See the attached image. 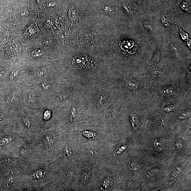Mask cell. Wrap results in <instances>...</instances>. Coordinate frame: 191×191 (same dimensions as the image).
Wrapping results in <instances>:
<instances>
[{
  "mask_svg": "<svg viewBox=\"0 0 191 191\" xmlns=\"http://www.w3.org/2000/svg\"><path fill=\"white\" fill-rule=\"evenodd\" d=\"M73 55L69 56L58 72L63 79L89 85L109 77L110 69L97 57L86 54Z\"/></svg>",
  "mask_w": 191,
  "mask_h": 191,
  "instance_id": "cell-1",
  "label": "cell"
},
{
  "mask_svg": "<svg viewBox=\"0 0 191 191\" xmlns=\"http://www.w3.org/2000/svg\"><path fill=\"white\" fill-rule=\"evenodd\" d=\"M153 102L157 107L177 105L183 107H191V88L182 83L178 73L173 71L152 90Z\"/></svg>",
  "mask_w": 191,
  "mask_h": 191,
  "instance_id": "cell-2",
  "label": "cell"
},
{
  "mask_svg": "<svg viewBox=\"0 0 191 191\" xmlns=\"http://www.w3.org/2000/svg\"><path fill=\"white\" fill-rule=\"evenodd\" d=\"M67 132L57 124L49 129L34 131L28 140L33 151L35 162L51 163L57 155Z\"/></svg>",
  "mask_w": 191,
  "mask_h": 191,
  "instance_id": "cell-3",
  "label": "cell"
},
{
  "mask_svg": "<svg viewBox=\"0 0 191 191\" xmlns=\"http://www.w3.org/2000/svg\"><path fill=\"white\" fill-rule=\"evenodd\" d=\"M57 173V168L50 162L32 163L22 167L13 191H42L47 185L55 181Z\"/></svg>",
  "mask_w": 191,
  "mask_h": 191,
  "instance_id": "cell-4",
  "label": "cell"
},
{
  "mask_svg": "<svg viewBox=\"0 0 191 191\" xmlns=\"http://www.w3.org/2000/svg\"><path fill=\"white\" fill-rule=\"evenodd\" d=\"M116 95L107 79L87 85L80 98L86 120L97 119Z\"/></svg>",
  "mask_w": 191,
  "mask_h": 191,
  "instance_id": "cell-5",
  "label": "cell"
},
{
  "mask_svg": "<svg viewBox=\"0 0 191 191\" xmlns=\"http://www.w3.org/2000/svg\"><path fill=\"white\" fill-rule=\"evenodd\" d=\"M111 87L117 94L128 98L152 96L151 86L145 74L136 75L125 73L112 74L107 79Z\"/></svg>",
  "mask_w": 191,
  "mask_h": 191,
  "instance_id": "cell-6",
  "label": "cell"
},
{
  "mask_svg": "<svg viewBox=\"0 0 191 191\" xmlns=\"http://www.w3.org/2000/svg\"><path fill=\"white\" fill-rule=\"evenodd\" d=\"M117 94L113 100L104 109L96 120L109 134L114 129L125 125L129 103L131 99Z\"/></svg>",
  "mask_w": 191,
  "mask_h": 191,
  "instance_id": "cell-7",
  "label": "cell"
},
{
  "mask_svg": "<svg viewBox=\"0 0 191 191\" xmlns=\"http://www.w3.org/2000/svg\"><path fill=\"white\" fill-rule=\"evenodd\" d=\"M68 132L83 147L103 145L109 134L97 121L88 119L78 124Z\"/></svg>",
  "mask_w": 191,
  "mask_h": 191,
  "instance_id": "cell-8",
  "label": "cell"
},
{
  "mask_svg": "<svg viewBox=\"0 0 191 191\" xmlns=\"http://www.w3.org/2000/svg\"><path fill=\"white\" fill-rule=\"evenodd\" d=\"M83 165V162L78 161L56 167V180L47 185L42 191H78L79 176Z\"/></svg>",
  "mask_w": 191,
  "mask_h": 191,
  "instance_id": "cell-9",
  "label": "cell"
},
{
  "mask_svg": "<svg viewBox=\"0 0 191 191\" xmlns=\"http://www.w3.org/2000/svg\"><path fill=\"white\" fill-rule=\"evenodd\" d=\"M57 107V124L67 132L86 120L80 98L73 99Z\"/></svg>",
  "mask_w": 191,
  "mask_h": 191,
  "instance_id": "cell-10",
  "label": "cell"
},
{
  "mask_svg": "<svg viewBox=\"0 0 191 191\" xmlns=\"http://www.w3.org/2000/svg\"><path fill=\"white\" fill-rule=\"evenodd\" d=\"M83 147L67 132L57 155L51 163L56 167L81 161Z\"/></svg>",
  "mask_w": 191,
  "mask_h": 191,
  "instance_id": "cell-11",
  "label": "cell"
},
{
  "mask_svg": "<svg viewBox=\"0 0 191 191\" xmlns=\"http://www.w3.org/2000/svg\"><path fill=\"white\" fill-rule=\"evenodd\" d=\"M87 85L63 80L51 94V105L58 107L73 99L80 98Z\"/></svg>",
  "mask_w": 191,
  "mask_h": 191,
  "instance_id": "cell-12",
  "label": "cell"
},
{
  "mask_svg": "<svg viewBox=\"0 0 191 191\" xmlns=\"http://www.w3.org/2000/svg\"><path fill=\"white\" fill-rule=\"evenodd\" d=\"M38 111L24 109L15 110L13 115L12 130L29 139L36 129V120Z\"/></svg>",
  "mask_w": 191,
  "mask_h": 191,
  "instance_id": "cell-13",
  "label": "cell"
},
{
  "mask_svg": "<svg viewBox=\"0 0 191 191\" xmlns=\"http://www.w3.org/2000/svg\"><path fill=\"white\" fill-rule=\"evenodd\" d=\"M110 165L105 163L94 170L93 180L88 191L113 190L117 179Z\"/></svg>",
  "mask_w": 191,
  "mask_h": 191,
  "instance_id": "cell-14",
  "label": "cell"
},
{
  "mask_svg": "<svg viewBox=\"0 0 191 191\" xmlns=\"http://www.w3.org/2000/svg\"><path fill=\"white\" fill-rule=\"evenodd\" d=\"M103 147V145L82 146L83 157L81 162L94 170L99 168L105 163Z\"/></svg>",
  "mask_w": 191,
  "mask_h": 191,
  "instance_id": "cell-15",
  "label": "cell"
},
{
  "mask_svg": "<svg viewBox=\"0 0 191 191\" xmlns=\"http://www.w3.org/2000/svg\"><path fill=\"white\" fill-rule=\"evenodd\" d=\"M27 139L12 129L0 135V149H5L9 153L16 154L18 148Z\"/></svg>",
  "mask_w": 191,
  "mask_h": 191,
  "instance_id": "cell-16",
  "label": "cell"
},
{
  "mask_svg": "<svg viewBox=\"0 0 191 191\" xmlns=\"http://www.w3.org/2000/svg\"><path fill=\"white\" fill-rule=\"evenodd\" d=\"M20 166L24 167L35 163L34 155L28 139H27L18 148L16 153Z\"/></svg>",
  "mask_w": 191,
  "mask_h": 191,
  "instance_id": "cell-17",
  "label": "cell"
},
{
  "mask_svg": "<svg viewBox=\"0 0 191 191\" xmlns=\"http://www.w3.org/2000/svg\"><path fill=\"white\" fill-rule=\"evenodd\" d=\"M94 169L83 164L79 176L78 191H88L92 183Z\"/></svg>",
  "mask_w": 191,
  "mask_h": 191,
  "instance_id": "cell-18",
  "label": "cell"
},
{
  "mask_svg": "<svg viewBox=\"0 0 191 191\" xmlns=\"http://www.w3.org/2000/svg\"><path fill=\"white\" fill-rule=\"evenodd\" d=\"M169 75L158 66H152L147 70L145 78L148 83L154 87L161 83Z\"/></svg>",
  "mask_w": 191,
  "mask_h": 191,
  "instance_id": "cell-19",
  "label": "cell"
},
{
  "mask_svg": "<svg viewBox=\"0 0 191 191\" xmlns=\"http://www.w3.org/2000/svg\"><path fill=\"white\" fill-rule=\"evenodd\" d=\"M3 164L6 166L7 170H10L20 168L17 155L9 153L3 158Z\"/></svg>",
  "mask_w": 191,
  "mask_h": 191,
  "instance_id": "cell-20",
  "label": "cell"
},
{
  "mask_svg": "<svg viewBox=\"0 0 191 191\" xmlns=\"http://www.w3.org/2000/svg\"><path fill=\"white\" fill-rule=\"evenodd\" d=\"M162 57V53L160 50L159 49H156L154 52L153 57L150 60V64L149 66H158L160 61Z\"/></svg>",
  "mask_w": 191,
  "mask_h": 191,
  "instance_id": "cell-21",
  "label": "cell"
},
{
  "mask_svg": "<svg viewBox=\"0 0 191 191\" xmlns=\"http://www.w3.org/2000/svg\"><path fill=\"white\" fill-rule=\"evenodd\" d=\"M170 50L171 54L174 58L179 59L180 57V51L177 46L173 44L170 45Z\"/></svg>",
  "mask_w": 191,
  "mask_h": 191,
  "instance_id": "cell-22",
  "label": "cell"
},
{
  "mask_svg": "<svg viewBox=\"0 0 191 191\" xmlns=\"http://www.w3.org/2000/svg\"><path fill=\"white\" fill-rule=\"evenodd\" d=\"M154 120L155 124L160 126H164L167 123V121L165 118L161 116L155 117Z\"/></svg>",
  "mask_w": 191,
  "mask_h": 191,
  "instance_id": "cell-23",
  "label": "cell"
},
{
  "mask_svg": "<svg viewBox=\"0 0 191 191\" xmlns=\"http://www.w3.org/2000/svg\"><path fill=\"white\" fill-rule=\"evenodd\" d=\"M183 171L182 167L180 166H178L175 168L171 174V178H176L181 174Z\"/></svg>",
  "mask_w": 191,
  "mask_h": 191,
  "instance_id": "cell-24",
  "label": "cell"
},
{
  "mask_svg": "<svg viewBox=\"0 0 191 191\" xmlns=\"http://www.w3.org/2000/svg\"><path fill=\"white\" fill-rule=\"evenodd\" d=\"M178 26L179 29V34L181 36L182 38L184 41H187L189 39L188 35L182 30V29L180 28L179 26L178 25Z\"/></svg>",
  "mask_w": 191,
  "mask_h": 191,
  "instance_id": "cell-25",
  "label": "cell"
},
{
  "mask_svg": "<svg viewBox=\"0 0 191 191\" xmlns=\"http://www.w3.org/2000/svg\"><path fill=\"white\" fill-rule=\"evenodd\" d=\"M47 72V69L44 68H41L37 71L36 76L38 77H40L44 75Z\"/></svg>",
  "mask_w": 191,
  "mask_h": 191,
  "instance_id": "cell-26",
  "label": "cell"
},
{
  "mask_svg": "<svg viewBox=\"0 0 191 191\" xmlns=\"http://www.w3.org/2000/svg\"><path fill=\"white\" fill-rule=\"evenodd\" d=\"M163 144V143L162 139H158L154 141L153 147L155 148L159 149L161 148V147H162Z\"/></svg>",
  "mask_w": 191,
  "mask_h": 191,
  "instance_id": "cell-27",
  "label": "cell"
},
{
  "mask_svg": "<svg viewBox=\"0 0 191 191\" xmlns=\"http://www.w3.org/2000/svg\"><path fill=\"white\" fill-rule=\"evenodd\" d=\"M127 168L131 171H135L137 169L136 163L133 162H130L127 163Z\"/></svg>",
  "mask_w": 191,
  "mask_h": 191,
  "instance_id": "cell-28",
  "label": "cell"
},
{
  "mask_svg": "<svg viewBox=\"0 0 191 191\" xmlns=\"http://www.w3.org/2000/svg\"><path fill=\"white\" fill-rule=\"evenodd\" d=\"M36 96L33 93H31L27 96V101L29 102L33 103L35 102L36 100Z\"/></svg>",
  "mask_w": 191,
  "mask_h": 191,
  "instance_id": "cell-29",
  "label": "cell"
},
{
  "mask_svg": "<svg viewBox=\"0 0 191 191\" xmlns=\"http://www.w3.org/2000/svg\"><path fill=\"white\" fill-rule=\"evenodd\" d=\"M162 23H163V25L164 26L166 27H168L169 26V20L167 18V16H163L162 17L161 19Z\"/></svg>",
  "mask_w": 191,
  "mask_h": 191,
  "instance_id": "cell-30",
  "label": "cell"
},
{
  "mask_svg": "<svg viewBox=\"0 0 191 191\" xmlns=\"http://www.w3.org/2000/svg\"><path fill=\"white\" fill-rule=\"evenodd\" d=\"M143 25L144 27V28L150 32L152 31V27L150 24V23L147 22V21H144L143 23Z\"/></svg>",
  "mask_w": 191,
  "mask_h": 191,
  "instance_id": "cell-31",
  "label": "cell"
},
{
  "mask_svg": "<svg viewBox=\"0 0 191 191\" xmlns=\"http://www.w3.org/2000/svg\"><path fill=\"white\" fill-rule=\"evenodd\" d=\"M18 73V71H14L10 73V75H9V78L10 80H13L15 78V77L17 76V74Z\"/></svg>",
  "mask_w": 191,
  "mask_h": 191,
  "instance_id": "cell-32",
  "label": "cell"
},
{
  "mask_svg": "<svg viewBox=\"0 0 191 191\" xmlns=\"http://www.w3.org/2000/svg\"><path fill=\"white\" fill-rule=\"evenodd\" d=\"M175 145L178 149H181L183 146L182 141L180 140H177L175 143Z\"/></svg>",
  "mask_w": 191,
  "mask_h": 191,
  "instance_id": "cell-33",
  "label": "cell"
},
{
  "mask_svg": "<svg viewBox=\"0 0 191 191\" xmlns=\"http://www.w3.org/2000/svg\"><path fill=\"white\" fill-rule=\"evenodd\" d=\"M188 7V4L186 2H183L181 3V8L183 10H187Z\"/></svg>",
  "mask_w": 191,
  "mask_h": 191,
  "instance_id": "cell-34",
  "label": "cell"
},
{
  "mask_svg": "<svg viewBox=\"0 0 191 191\" xmlns=\"http://www.w3.org/2000/svg\"><path fill=\"white\" fill-rule=\"evenodd\" d=\"M42 54H43V52L42 50H38L34 51L33 53V55L34 57H37V56H41Z\"/></svg>",
  "mask_w": 191,
  "mask_h": 191,
  "instance_id": "cell-35",
  "label": "cell"
},
{
  "mask_svg": "<svg viewBox=\"0 0 191 191\" xmlns=\"http://www.w3.org/2000/svg\"><path fill=\"white\" fill-rule=\"evenodd\" d=\"M5 120V117L3 113L0 112V122H2Z\"/></svg>",
  "mask_w": 191,
  "mask_h": 191,
  "instance_id": "cell-36",
  "label": "cell"
}]
</instances>
